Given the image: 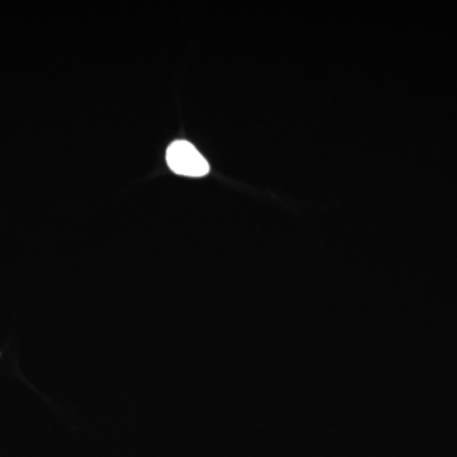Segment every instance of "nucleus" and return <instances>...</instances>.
I'll return each mask as SVG.
<instances>
[{
  "label": "nucleus",
  "mask_w": 457,
  "mask_h": 457,
  "mask_svg": "<svg viewBox=\"0 0 457 457\" xmlns=\"http://www.w3.org/2000/svg\"><path fill=\"white\" fill-rule=\"evenodd\" d=\"M167 163L174 173L186 177H204L210 165L200 152L185 140L174 141L167 150Z\"/></svg>",
  "instance_id": "obj_1"
}]
</instances>
